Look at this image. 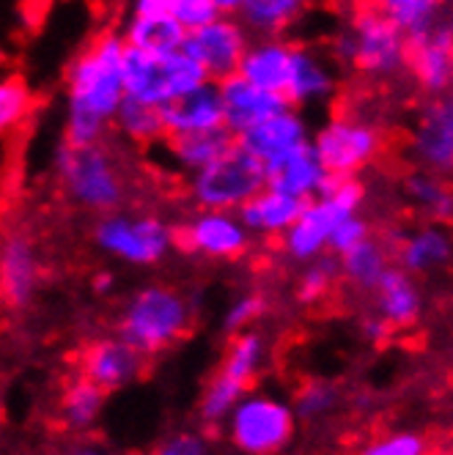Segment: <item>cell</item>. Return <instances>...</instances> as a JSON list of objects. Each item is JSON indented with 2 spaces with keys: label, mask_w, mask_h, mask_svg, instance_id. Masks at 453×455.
Listing matches in <instances>:
<instances>
[{
  "label": "cell",
  "mask_w": 453,
  "mask_h": 455,
  "mask_svg": "<svg viewBox=\"0 0 453 455\" xmlns=\"http://www.w3.org/2000/svg\"><path fill=\"white\" fill-rule=\"evenodd\" d=\"M368 4L399 22L407 34H415L417 28H424L440 12H445V0H368Z\"/></svg>",
  "instance_id": "cell-38"
},
{
  "label": "cell",
  "mask_w": 453,
  "mask_h": 455,
  "mask_svg": "<svg viewBox=\"0 0 453 455\" xmlns=\"http://www.w3.org/2000/svg\"><path fill=\"white\" fill-rule=\"evenodd\" d=\"M432 442L426 434L412 428H393L368 436L354 455H429Z\"/></svg>",
  "instance_id": "cell-37"
},
{
  "label": "cell",
  "mask_w": 453,
  "mask_h": 455,
  "mask_svg": "<svg viewBox=\"0 0 453 455\" xmlns=\"http://www.w3.org/2000/svg\"><path fill=\"white\" fill-rule=\"evenodd\" d=\"M328 52L341 69L368 83H391L407 75L409 34L374 4H366L336 28Z\"/></svg>",
  "instance_id": "cell-2"
},
{
  "label": "cell",
  "mask_w": 453,
  "mask_h": 455,
  "mask_svg": "<svg viewBox=\"0 0 453 455\" xmlns=\"http://www.w3.org/2000/svg\"><path fill=\"white\" fill-rule=\"evenodd\" d=\"M121 36L129 50L141 52H174L184 47L187 30L174 17H124Z\"/></svg>",
  "instance_id": "cell-33"
},
{
  "label": "cell",
  "mask_w": 453,
  "mask_h": 455,
  "mask_svg": "<svg viewBox=\"0 0 453 455\" xmlns=\"http://www.w3.org/2000/svg\"><path fill=\"white\" fill-rule=\"evenodd\" d=\"M250 4V0H217V6L222 14H242V9Z\"/></svg>",
  "instance_id": "cell-47"
},
{
  "label": "cell",
  "mask_w": 453,
  "mask_h": 455,
  "mask_svg": "<svg viewBox=\"0 0 453 455\" xmlns=\"http://www.w3.org/2000/svg\"><path fill=\"white\" fill-rule=\"evenodd\" d=\"M151 455H209V442L204 434L182 431V434H174L168 442L159 444Z\"/></svg>",
  "instance_id": "cell-42"
},
{
  "label": "cell",
  "mask_w": 453,
  "mask_h": 455,
  "mask_svg": "<svg viewBox=\"0 0 453 455\" xmlns=\"http://www.w3.org/2000/svg\"><path fill=\"white\" fill-rule=\"evenodd\" d=\"M360 332H363V338L368 340V343H374V346H387L391 343L399 332L387 323L384 318H379L374 310L368 313V315H363L360 318Z\"/></svg>",
  "instance_id": "cell-43"
},
{
  "label": "cell",
  "mask_w": 453,
  "mask_h": 455,
  "mask_svg": "<svg viewBox=\"0 0 453 455\" xmlns=\"http://www.w3.org/2000/svg\"><path fill=\"white\" fill-rule=\"evenodd\" d=\"M176 0H129L126 14L129 17H171Z\"/></svg>",
  "instance_id": "cell-44"
},
{
  "label": "cell",
  "mask_w": 453,
  "mask_h": 455,
  "mask_svg": "<svg viewBox=\"0 0 453 455\" xmlns=\"http://www.w3.org/2000/svg\"><path fill=\"white\" fill-rule=\"evenodd\" d=\"M217 85H220V96H222L225 129H229L234 138H242L245 132H250L253 126H258L270 116L288 108V102L280 93H270L264 88H255L242 75H234V77L222 80Z\"/></svg>",
  "instance_id": "cell-20"
},
{
  "label": "cell",
  "mask_w": 453,
  "mask_h": 455,
  "mask_svg": "<svg viewBox=\"0 0 453 455\" xmlns=\"http://www.w3.org/2000/svg\"><path fill=\"white\" fill-rule=\"evenodd\" d=\"M316 0H250L242 9V22L253 36H286L295 30Z\"/></svg>",
  "instance_id": "cell-31"
},
{
  "label": "cell",
  "mask_w": 453,
  "mask_h": 455,
  "mask_svg": "<svg viewBox=\"0 0 453 455\" xmlns=\"http://www.w3.org/2000/svg\"><path fill=\"white\" fill-rule=\"evenodd\" d=\"M91 239L100 252L135 269L163 264L174 250H179L176 225L154 212L121 209L105 217H96L91 228Z\"/></svg>",
  "instance_id": "cell-6"
},
{
  "label": "cell",
  "mask_w": 453,
  "mask_h": 455,
  "mask_svg": "<svg viewBox=\"0 0 453 455\" xmlns=\"http://www.w3.org/2000/svg\"><path fill=\"white\" fill-rule=\"evenodd\" d=\"M396 264L415 277H429L453 264V231L437 222H417L387 236Z\"/></svg>",
  "instance_id": "cell-17"
},
{
  "label": "cell",
  "mask_w": 453,
  "mask_h": 455,
  "mask_svg": "<svg viewBox=\"0 0 453 455\" xmlns=\"http://www.w3.org/2000/svg\"><path fill=\"white\" fill-rule=\"evenodd\" d=\"M267 360H270L267 338L258 330H247V332L229 338L214 373L250 393L253 384L258 381V376H262V371L267 368Z\"/></svg>",
  "instance_id": "cell-30"
},
{
  "label": "cell",
  "mask_w": 453,
  "mask_h": 455,
  "mask_svg": "<svg viewBox=\"0 0 453 455\" xmlns=\"http://www.w3.org/2000/svg\"><path fill=\"white\" fill-rule=\"evenodd\" d=\"M220 14L222 12L217 6V0H176L174 12H171V17L187 30V34L214 22Z\"/></svg>",
  "instance_id": "cell-40"
},
{
  "label": "cell",
  "mask_w": 453,
  "mask_h": 455,
  "mask_svg": "<svg viewBox=\"0 0 453 455\" xmlns=\"http://www.w3.org/2000/svg\"><path fill=\"white\" fill-rule=\"evenodd\" d=\"M126 55L121 30H102L69 60L63 75V143L96 146L108 140L126 100Z\"/></svg>",
  "instance_id": "cell-1"
},
{
  "label": "cell",
  "mask_w": 453,
  "mask_h": 455,
  "mask_svg": "<svg viewBox=\"0 0 453 455\" xmlns=\"http://www.w3.org/2000/svg\"><path fill=\"white\" fill-rule=\"evenodd\" d=\"M291 55H295V42H288L286 36H253L242 58L239 75L255 88L283 96L291 69Z\"/></svg>",
  "instance_id": "cell-25"
},
{
  "label": "cell",
  "mask_w": 453,
  "mask_h": 455,
  "mask_svg": "<svg viewBox=\"0 0 453 455\" xmlns=\"http://www.w3.org/2000/svg\"><path fill=\"white\" fill-rule=\"evenodd\" d=\"M401 198L420 222L453 225V179L412 168L401 179Z\"/></svg>",
  "instance_id": "cell-28"
},
{
  "label": "cell",
  "mask_w": 453,
  "mask_h": 455,
  "mask_svg": "<svg viewBox=\"0 0 453 455\" xmlns=\"http://www.w3.org/2000/svg\"><path fill=\"white\" fill-rule=\"evenodd\" d=\"M36 113V93L20 75H6L0 80V129L6 135L20 129Z\"/></svg>",
  "instance_id": "cell-35"
},
{
  "label": "cell",
  "mask_w": 453,
  "mask_h": 455,
  "mask_svg": "<svg viewBox=\"0 0 453 455\" xmlns=\"http://www.w3.org/2000/svg\"><path fill=\"white\" fill-rule=\"evenodd\" d=\"M429 455H453V439L450 442H442V444H434Z\"/></svg>",
  "instance_id": "cell-48"
},
{
  "label": "cell",
  "mask_w": 453,
  "mask_h": 455,
  "mask_svg": "<svg viewBox=\"0 0 453 455\" xmlns=\"http://www.w3.org/2000/svg\"><path fill=\"white\" fill-rule=\"evenodd\" d=\"M113 283H116V277L110 272H100V275L93 277V291H96V294H110Z\"/></svg>",
  "instance_id": "cell-46"
},
{
  "label": "cell",
  "mask_w": 453,
  "mask_h": 455,
  "mask_svg": "<svg viewBox=\"0 0 453 455\" xmlns=\"http://www.w3.org/2000/svg\"><path fill=\"white\" fill-rule=\"evenodd\" d=\"M124 80L126 96L163 110L166 105L176 102L179 96L206 85L209 75L184 47L174 52L129 50Z\"/></svg>",
  "instance_id": "cell-9"
},
{
  "label": "cell",
  "mask_w": 453,
  "mask_h": 455,
  "mask_svg": "<svg viewBox=\"0 0 453 455\" xmlns=\"http://www.w3.org/2000/svg\"><path fill=\"white\" fill-rule=\"evenodd\" d=\"M179 250L204 258V261L234 264L250 255L255 236L247 231L239 212H212V209H192L176 225Z\"/></svg>",
  "instance_id": "cell-11"
},
{
  "label": "cell",
  "mask_w": 453,
  "mask_h": 455,
  "mask_svg": "<svg viewBox=\"0 0 453 455\" xmlns=\"http://www.w3.org/2000/svg\"><path fill=\"white\" fill-rule=\"evenodd\" d=\"M270 310V299L262 294V291H247V294L237 297L229 310L222 315V332L234 338L239 332H247L253 330L255 321H262Z\"/></svg>",
  "instance_id": "cell-39"
},
{
  "label": "cell",
  "mask_w": 453,
  "mask_h": 455,
  "mask_svg": "<svg viewBox=\"0 0 453 455\" xmlns=\"http://www.w3.org/2000/svg\"><path fill=\"white\" fill-rule=\"evenodd\" d=\"M341 283H344V277H341L338 255L328 252V255L316 258V261L300 267V275L295 283V299L303 307H319L336 294V288Z\"/></svg>",
  "instance_id": "cell-34"
},
{
  "label": "cell",
  "mask_w": 453,
  "mask_h": 455,
  "mask_svg": "<svg viewBox=\"0 0 453 455\" xmlns=\"http://www.w3.org/2000/svg\"><path fill=\"white\" fill-rule=\"evenodd\" d=\"M267 187V168L239 143L184 184L192 209L239 212Z\"/></svg>",
  "instance_id": "cell-10"
},
{
  "label": "cell",
  "mask_w": 453,
  "mask_h": 455,
  "mask_svg": "<svg viewBox=\"0 0 453 455\" xmlns=\"http://www.w3.org/2000/svg\"><path fill=\"white\" fill-rule=\"evenodd\" d=\"M163 118H166L168 138L212 132V129H225L220 85L214 80H209L206 85L196 88L192 93L179 96L176 102L163 108Z\"/></svg>",
  "instance_id": "cell-23"
},
{
  "label": "cell",
  "mask_w": 453,
  "mask_h": 455,
  "mask_svg": "<svg viewBox=\"0 0 453 455\" xmlns=\"http://www.w3.org/2000/svg\"><path fill=\"white\" fill-rule=\"evenodd\" d=\"M192 321L196 313L184 291L166 283H149L124 302L113 332L154 360L190 335Z\"/></svg>",
  "instance_id": "cell-4"
},
{
  "label": "cell",
  "mask_w": 453,
  "mask_h": 455,
  "mask_svg": "<svg viewBox=\"0 0 453 455\" xmlns=\"http://www.w3.org/2000/svg\"><path fill=\"white\" fill-rule=\"evenodd\" d=\"M407 156L420 171L453 179V91L420 105L407 132Z\"/></svg>",
  "instance_id": "cell-12"
},
{
  "label": "cell",
  "mask_w": 453,
  "mask_h": 455,
  "mask_svg": "<svg viewBox=\"0 0 453 455\" xmlns=\"http://www.w3.org/2000/svg\"><path fill=\"white\" fill-rule=\"evenodd\" d=\"M311 140H313V129L305 118V110L297 108H283L280 113L270 116L267 121L253 126L250 132L237 138V143L245 151H250L264 168L291 151L311 146Z\"/></svg>",
  "instance_id": "cell-19"
},
{
  "label": "cell",
  "mask_w": 453,
  "mask_h": 455,
  "mask_svg": "<svg viewBox=\"0 0 453 455\" xmlns=\"http://www.w3.org/2000/svg\"><path fill=\"white\" fill-rule=\"evenodd\" d=\"M341 401H344V395H341V389L333 381L311 379V381L297 387L291 406H295L300 422L316 426V422H321V419H328L330 414H336L341 409Z\"/></svg>",
  "instance_id": "cell-36"
},
{
  "label": "cell",
  "mask_w": 453,
  "mask_h": 455,
  "mask_svg": "<svg viewBox=\"0 0 453 455\" xmlns=\"http://www.w3.org/2000/svg\"><path fill=\"white\" fill-rule=\"evenodd\" d=\"M338 264H341L344 285L358 291V294H374V288L379 285L384 272L396 264L393 244L387 236L374 234L354 250L338 255Z\"/></svg>",
  "instance_id": "cell-29"
},
{
  "label": "cell",
  "mask_w": 453,
  "mask_h": 455,
  "mask_svg": "<svg viewBox=\"0 0 453 455\" xmlns=\"http://www.w3.org/2000/svg\"><path fill=\"white\" fill-rule=\"evenodd\" d=\"M300 417L288 401L250 389L225 419L222 434L239 455H283L297 439Z\"/></svg>",
  "instance_id": "cell-8"
},
{
  "label": "cell",
  "mask_w": 453,
  "mask_h": 455,
  "mask_svg": "<svg viewBox=\"0 0 453 455\" xmlns=\"http://www.w3.org/2000/svg\"><path fill=\"white\" fill-rule=\"evenodd\" d=\"M371 299H374L371 310L391 323L399 335L409 332L420 321V315H424V291L417 285V277L401 269L399 264H393L384 272V277L374 288Z\"/></svg>",
  "instance_id": "cell-21"
},
{
  "label": "cell",
  "mask_w": 453,
  "mask_h": 455,
  "mask_svg": "<svg viewBox=\"0 0 453 455\" xmlns=\"http://www.w3.org/2000/svg\"><path fill=\"white\" fill-rule=\"evenodd\" d=\"M53 455H108L102 447H93V444H69V447H63Z\"/></svg>",
  "instance_id": "cell-45"
},
{
  "label": "cell",
  "mask_w": 453,
  "mask_h": 455,
  "mask_svg": "<svg viewBox=\"0 0 453 455\" xmlns=\"http://www.w3.org/2000/svg\"><path fill=\"white\" fill-rule=\"evenodd\" d=\"M407 75L429 96L453 91V14L450 12H440L432 22L409 34Z\"/></svg>",
  "instance_id": "cell-13"
},
{
  "label": "cell",
  "mask_w": 453,
  "mask_h": 455,
  "mask_svg": "<svg viewBox=\"0 0 453 455\" xmlns=\"http://www.w3.org/2000/svg\"><path fill=\"white\" fill-rule=\"evenodd\" d=\"M53 176L72 206L105 217L121 212L129 198L124 162L108 143L72 146L61 143L53 154Z\"/></svg>",
  "instance_id": "cell-3"
},
{
  "label": "cell",
  "mask_w": 453,
  "mask_h": 455,
  "mask_svg": "<svg viewBox=\"0 0 453 455\" xmlns=\"http://www.w3.org/2000/svg\"><path fill=\"white\" fill-rule=\"evenodd\" d=\"M330 171L321 162L319 151L311 146H303L297 151H291L286 156H280L272 165H267V184L295 195L300 201H313L325 192L328 181H330Z\"/></svg>",
  "instance_id": "cell-24"
},
{
  "label": "cell",
  "mask_w": 453,
  "mask_h": 455,
  "mask_svg": "<svg viewBox=\"0 0 453 455\" xmlns=\"http://www.w3.org/2000/svg\"><path fill=\"white\" fill-rule=\"evenodd\" d=\"M237 146V138L229 129H212V132H196V135H179L166 138L163 154L168 168L184 179L196 176L198 171L209 168L225 151Z\"/></svg>",
  "instance_id": "cell-26"
},
{
  "label": "cell",
  "mask_w": 453,
  "mask_h": 455,
  "mask_svg": "<svg viewBox=\"0 0 453 455\" xmlns=\"http://www.w3.org/2000/svg\"><path fill=\"white\" fill-rule=\"evenodd\" d=\"M368 201V187L360 176H330L325 192L308 201L300 220L278 242L291 264H311L330 252V239L341 220L360 214Z\"/></svg>",
  "instance_id": "cell-5"
},
{
  "label": "cell",
  "mask_w": 453,
  "mask_h": 455,
  "mask_svg": "<svg viewBox=\"0 0 453 455\" xmlns=\"http://www.w3.org/2000/svg\"><path fill=\"white\" fill-rule=\"evenodd\" d=\"M146 368L149 356L116 332L83 343L75 365L77 373H83L93 384H100L105 393H118V389L141 381L146 376Z\"/></svg>",
  "instance_id": "cell-15"
},
{
  "label": "cell",
  "mask_w": 453,
  "mask_h": 455,
  "mask_svg": "<svg viewBox=\"0 0 453 455\" xmlns=\"http://www.w3.org/2000/svg\"><path fill=\"white\" fill-rule=\"evenodd\" d=\"M313 148L333 176H363L387 151V129L358 110L330 113L313 129Z\"/></svg>",
  "instance_id": "cell-7"
},
{
  "label": "cell",
  "mask_w": 453,
  "mask_h": 455,
  "mask_svg": "<svg viewBox=\"0 0 453 455\" xmlns=\"http://www.w3.org/2000/svg\"><path fill=\"white\" fill-rule=\"evenodd\" d=\"M105 403H108L105 389L75 371L61 387L58 409H55L58 426L69 434H88L96 428V422H100Z\"/></svg>",
  "instance_id": "cell-27"
},
{
  "label": "cell",
  "mask_w": 453,
  "mask_h": 455,
  "mask_svg": "<svg viewBox=\"0 0 453 455\" xmlns=\"http://www.w3.org/2000/svg\"><path fill=\"white\" fill-rule=\"evenodd\" d=\"M338 69L341 67L328 50H321L316 44L295 42V55H291V69H288L283 100L288 102V108H297V110L328 108L341 91Z\"/></svg>",
  "instance_id": "cell-16"
},
{
  "label": "cell",
  "mask_w": 453,
  "mask_h": 455,
  "mask_svg": "<svg viewBox=\"0 0 453 455\" xmlns=\"http://www.w3.org/2000/svg\"><path fill=\"white\" fill-rule=\"evenodd\" d=\"M250 42H253V34L239 14H220L214 22L187 34L184 50L201 63L209 80L222 83L239 75L242 58Z\"/></svg>",
  "instance_id": "cell-14"
},
{
  "label": "cell",
  "mask_w": 453,
  "mask_h": 455,
  "mask_svg": "<svg viewBox=\"0 0 453 455\" xmlns=\"http://www.w3.org/2000/svg\"><path fill=\"white\" fill-rule=\"evenodd\" d=\"M368 236H374L371 220L363 217V214H352V217L341 220V225L336 228V234L330 239V252L333 255H344V252L358 247L360 242H366Z\"/></svg>",
  "instance_id": "cell-41"
},
{
  "label": "cell",
  "mask_w": 453,
  "mask_h": 455,
  "mask_svg": "<svg viewBox=\"0 0 453 455\" xmlns=\"http://www.w3.org/2000/svg\"><path fill=\"white\" fill-rule=\"evenodd\" d=\"M305 204L308 201H300L295 195L267 184L255 198H250L239 209V217L247 225V231L255 236V242H280L291 231V225L300 220Z\"/></svg>",
  "instance_id": "cell-22"
},
{
  "label": "cell",
  "mask_w": 453,
  "mask_h": 455,
  "mask_svg": "<svg viewBox=\"0 0 453 455\" xmlns=\"http://www.w3.org/2000/svg\"><path fill=\"white\" fill-rule=\"evenodd\" d=\"M42 285V258L28 234L12 231L0 247V288L12 310H22L36 299Z\"/></svg>",
  "instance_id": "cell-18"
},
{
  "label": "cell",
  "mask_w": 453,
  "mask_h": 455,
  "mask_svg": "<svg viewBox=\"0 0 453 455\" xmlns=\"http://www.w3.org/2000/svg\"><path fill=\"white\" fill-rule=\"evenodd\" d=\"M113 135L135 148H154L163 146L166 132V118L159 108H151L146 102H138L133 96H126L124 105L118 108L113 118Z\"/></svg>",
  "instance_id": "cell-32"
}]
</instances>
